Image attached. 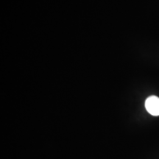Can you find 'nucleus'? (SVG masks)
<instances>
[{"label": "nucleus", "mask_w": 159, "mask_h": 159, "mask_svg": "<svg viewBox=\"0 0 159 159\" xmlns=\"http://www.w3.org/2000/svg\"><path fill=\"white\" fill-rule=\"evenodd\" d=\"M145 108L149 114L152 116H159V98L150 96L145 101Z\"/></svg>", "instance_id": "obj_1"}]
</instances>
